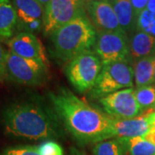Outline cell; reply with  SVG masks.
Instances as JSON below:
<instances>
[{
    "label": "cell",
    "mask_w": 155,
    "mask_h": 155,
    "mask_svg": "<svg viewBox=\"0 0 155 155\" xmlns=\"http://www.w3.org/2000/svg\"><path fill=\"white\" fill-rule=\"evenodd\" d=\"M9 51L22 58L44 62L48 65V59L41 42L35 34L19 32L7 41Z\"/></svg>",
    "instance_id": "obj_12"
},
{
    "label": "cell",
    "mask_w": 155,
    "mask_h": 155,
    "mask_svg": "<svg viewBox=\"0 0 155 155\" xmlns=\"http://www.w3.org/2000/svg\"><path fill=\"white\" fill-rule=\"evenodd\" d=\"M103 68L102 61L93 50L84 52L68 62L65 73L78 92L91 91Z\"/></svg>",
    "instance_id": "obj_4"
},
{
    "label": "cell",
    "mask_w": 155,
    "mask_h": 155,
    "mask_svg": "<svg viewBox=\"0 0 155 155\" xmlns=\"http://www.w3.org/2000/svg\"><path fill=\"white\" fill-rule=\"evenodd\" d=\"M146 9L153 13H155V0H149Z\"/></svg>",
    "instance_id": "obj_27"
},
{
    "label": "cell",
    "mask_w": 155,
    "mask_h": 155,
    "mask_svg": "<svg viewBox=\"0 0 155 155\" xmlns=\"http://www.w3.org/2000/svg\"><path fill=\"white\" fill-rule=\"evenodd\" d=\"M114 9L119 24L127 34L133 33L135 30L136 14L134 10L131 0H108Z\"/></svg>",
    "instance_id": "obj_16"
},
{
    "label": "cell",
    "mask_w": 155,
    "mask_h": 155,
    "mask_svg": "<svg viewBox=\"0 0 155 155\" xmlns=\"http://www.w3.org/2000/svg\"><path fill=\"white\" fill-rule=\"evenodd\" d=\"M148 2H149V0H131V3H132V5L134 7V10L135 11L136 16L140 12L144 11L147 8Z\"/></svg>",
    "instance_id": "obj_25"
},
{
    "label": "cell",
    "mask_w": 155,
    "mask_h": 155,
    "mask_svg": "<svg viewBox=\"0 0 155 155\" xmlns=\"http://www.w3.org/2000/svg\"><path fill=\"white\" fill-rule=\"evenodd\" d=\"M17 27V15L11 0H0V41L13 37Z\"/></svg>",
    "instance_id": "obj_15"
},
{
    "label": "cell",
    "mask_w": 155,
    "mask_h": 155,
    "mask_svg": "<svg viewBox=\"0 0 155 155\" xmlns=\"http://www.w3.org/2000/svg\"><path fill=\"white\" fill-rule=\"evenodd\" d=\"M7 77L15 83L35 86L41 84L48 77V65L44 62L18 56L11 51L6 54Z\"/></svg>",
    "instance_id": "obj_6"
},
{
    "label": "cell",
    "mask_w": 155,
    "mask_h": 155,
    "mask_svg": "<svg viewBox=\"0 0 155 155\" xmlns=\"http://www.w3.org/2000/svg\"><path fill=\"white\" fill-rule=\"evenodd\" d=\"M6 54L7 52L4 49L3 46L0 43V82H2L6 77Z\"/></svg>",
    "instance_id": "obj_24"
},
{
    "label": "cell",
    "mask_w": 155,
    "mask_h": 155,
    "mask_svg": "<svg viewBox=\"0 0 155 155\" xmlns=\"http://www.w3.org/2000/svg\"><path fill=\"white\" fill-rule=\"evenodd\" d=\"M86 15L97 32L123 31L113 7L108 0L85 3Z\"/></svg>",
    "instance_id": "obj_11"
},
{
    "label": "cell",
    "mask_w": 155,
    "mask_h": 155,
    "mask_svg": "<svg viewBox=\"0 0 155 155\" xmlns=\"http://www.w3.org/2000/svg\"><path fill=\"white\" fill-rule=\"evenodd\" d=\"M94 155H125L121 142L117 139H110L96 143L93 147Z\"/></svg>",
    "instance_id": "obj_19"
},
{
    "label": "cell",
    "mask_w": 155,
    "mask_h": 155,
    "mask_svg": "<svg viewBox=\"0 0 155 155\" xmlns=\"http://www.w3.org/2000/svg\"><path fill=\"white\" fill-rule=\"evenodd\" d=\"M134 68L130 62H114L103 66L91 95L101 98L122 89L133 87Z\"/></svg>",
    "instance_id": "obj_5"
},
{
    "label": "cell",
    "mask_w": 155,
    "mask_h": 155,
    "mask_svg": "<svg viewBox=\"0 0 155 155\" xmlns=\"http://www.w3.org/2000/svg\"><path fill=\"white\" fill-rule=\"evenodd\" d=\"M97 33L93 51L99 57L103 66L114 62L131 61L129 39L124 31Z\"/></svg>",
    "instance_id": "obj_8"
},
{
    "label": "cell",
    "mask_w": 155,
    "mask_h": 155,
    "mask_svg": "<svg viewBox=\"0 0 155 155\" xmlns=\"http://www.w3.org/2000/svg\"><path fill=\"white\" fill-rule=\"evenodd\" d=\"M100 104L114 119H131L142 111L135 97V89H122L99 98Z\"/></svg>",
    "instance_id": "obj_9"
},
{
    "label": "cell",
    "mask_w": 155,
    "mask_h": 155,
    "mask_svg": "<svg viewBox=\"0 0 155 155\" xmlns=\"http://www.w3.org/2000/svg\"><path fill=\"white\" fill-rule=\"evenodd\" d=\"M17 27L21 32L35 34L43 30L44 7L37 0H14Z\"/></svg>",
    "instance_id": "obj_10"
},
{
    "label": "cell",
    "mask_w": 155,
    "mask_h": 155,
    "mask_svg": "<svg viewBox=\"0 0 155 155\" xmlns=\"http://www.w3.org/2000/svg\"><path fill=\"white\" fill-rule=\"evenodd\" d=\"M85 15L84 0H51L45 7L43 32L50 35L56 29Z\"/></svg>",
    "instance_id": "obj_7"
},
{
    "label": "cell",
    "mask_w": 155,
    "mask_h": 155,
    "mask_svg": "<svg viewBox=\"0 0 155 155\" xmlns=\"http://www.w3.org/2000/svg\"><path fill=\"white\" fill-rule=\"evenodd\" d=\"M117 140L121 142L125 155H155V145L142 137Z\"/></svg>",
    "instance_id": "obj_18"
},
{
    "label": "cell",
    "mask_w": 155,
    "mask_h": 155,
    "mask_svg": "<svg viewBox=\"0 0 155 155\" xmlns=\"http://www.w3.org/2000/svg\"><path fill=\"white\" fill-rule=\"evenodd\" d=\"M133 68L136 88L151 85L154 82L155 55L137 60L134 62Z\"/></svg>",
    "instance_id": "obj_17"
},
{
    "label": "cell",
    "mask_w": 155,
    "mask_h": 155,
    "mask_svg": "<svg viewBox=\"0 0 155 155\" xmlns=\"http://www.w3.org/2000/svg\"><path fill=\"white\" fill-rule=\"evenodd\" d=\"M2 155H41V153L38 147L22 146L7 148L3 152Z\"/></svg>",
    "instance_id": "obj_22"
},
{
    "label": "cell",
    "mask_w": 155,
    "mask_h": 155,
    "mask_svg": "<svg viewBox=\"0 0 155 155\" xmlns=\"http://www.w3.org/2000/svg\"><path fill=\"white\" fill-rule=\"evenodd\" d=\"M135 30H140L155 37V13L147 11L140 12L136 16Z\"/></svg>",
    "instance_id": "obj_20"
},
{
    "label": "cell",
    "mask_w": 155,
    "mask_h": 155,
    "mask_svg": "<svg viewBox=\"0 0 155 155\" xmlns=\"http://www.w3.org/2000/svg\"><path fill=\"white\" fill-rule=\"evenodd\" d=\"M85 3H87V2H91V1H96V0H84Z\"/></svg>",
    "instance_id": "obj_29"
},
{
    "label": "cell",
    "mask_w": 155,
    "mask_h": 155,
    "mask_svg": "<svg viewBox=\"0 0 155 155\" xmlns=\"http://www.w3.org/2000/svg\"><path fill=\"white\" fill-rule=\"evenodd\" d=\"M128 39L131 58L137 61L155 55V37L142 31L134 30Z\"/></svg>",
    "instance_id": "obj_14"
},
{
    "label": "cell",
    "mask_w": 155,
    "mask_h": 155,
    "mask_svg": "<svg viewBox=\"0 0 155 155\" xmlns=\"http://www.w3.org/2000/svg\"><path fill=\"white\" fill-rule=\"evenodd\" d=\"M52 107L68 132L83 143L114 138V119L78 98L67 89L49 93Z\"/></svg>",
    "instance_id": "obj_1"
},
{
    "label": "cell",
    "mask_w": 155,
    "mask_h": 155,
    "mask_svg": "<svg viewBox=\"0 0 155 155\" xmlns=\"http://www.w3.org/2000/svg\"><path fill=\"white\" fill-rule=\"evenodd\" d=\"M41 155H63V149L59 143L47 140L38 147Z\"/></svg>",
    "instance_id": "obj_23"
},
{
    "label": "cell",
    "mask_w": 155,
    "mask_h": 155,
    "mask_svg": "<svg viewBox=\"0 0 155 155\" xmlns=\"http://www.w3.org/2000/svg\"><path fill=\"white\" fill-rule=\"evenodd\" d=\"M155 111L150 110L131 119H114V138L143 137L155 124Z\"/></svg>",
    "instance_id": "obj_13"
},
{
    "label": "cell",
    "mask_w": 155,
    "mask_h": 155,
    "mask_svg": "<svg viewBox=\"0 0 155 155\" xmlns=\"http://www.w3.org/2000/svg\"><path fill=\"white\" fill-rule=\"evenodd\" d=\"M135 97L141 110L155 105V87L152 85L141 86L135 89Z\"/></svg>",
    "instance_id": "obj_21"
},
{
    "label": "cell",
    "mask_w": 155,
    "mask_h": 155,
    "mask_svg": "<svg viewBox=\"0 0 155 155\" xmlns=\"http://www.w3.org/2000/svg\"><path fill=\"white\" fill-rule=\"evenodd\" d=\"M97 30L87 15L68 22L50 35L54 54L62 61H70L84 52L93 50Z\"/></svg>",
    "instance_id": "obj_3"
},
{
    "label": "cell",
    "mask_w": 155,
    "mask_h": 155,
    "mask_svg": "<svg viewBox=\"0 0 155 155\" xmlns=\"http://www.w3.org/2000/svg\"><path fill=\"white\" fill-rule=\"evenodd\" d=\"M154 120H155V116H154Z\"/></svg>",
    "instance_id": "obj_31"
},
{
    "label": "cell",
    "mask_w": 155,
    "mask_h": 155,
    "mask_svg": "<svg viewBox=\"0 0 155 155\" xmlns=\"http://www.w3.org/2000/svg\"><path fill=\"white\" fill-rule=\"evenodd\" d=\"M37 1H38L39 3H40L41 5L44 7V9H45V7L48 5V4L49 3L51 0H37Z\"/></svg>",
    "instance_id": "obj_28"
},
{
    "label": "cell",
    "mask_w": 155,
    "mask_h": 155,
    "mask_svg": "<svg viewBox=\"0 0 155 155\" xmlns=\"http://www.w3.org/2000/svg\"><path fill=\"white\" fill-rule=\"evenodd\" d=\"M146 140L155 145V124L149 129V131L142 137Z\"/></svg>",
    "instance_id": "obj_26"
},
{
    "label": "cell",
    "mask_w": 155,
    "mask_h": 155,
    "mask_svg": "<svg viewBox=\"0 0 155 155\" xmlns=\"http://www.w3.org/2000/svg\"><path fill=\"white\" fill-rule=\"evenodd\" d=\"M2 123L7 135L30 140L55 138L62 132L61 119L54 108L33 100L5 106Z\"/></svg>",
    "instance_id": "obj_2"
},
{
    "label": "cell",
    "mask_w": 155,
    "mask_h": 155,
    "mask_svg": "<svg viewBox=\"0 0 155 155\" xmlns=\"http://www.w3.org/2000/svg\"><path fill=\"white\" fill-rule=\"evenodd\" d=\"M154 76H155V68H154Z\"/></svg>",
    "instance_id": "obj_30"
}]
</instances>
